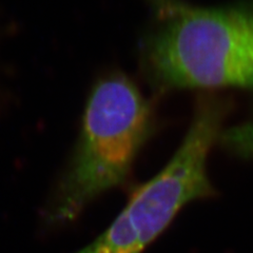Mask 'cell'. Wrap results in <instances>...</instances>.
<instances>
[{"mask_svg": "<svg viewBox=\"0 0 253 253\" xmlns=\"http://www.w3.org/2000/svg\"><path fill=\"white\" fill-rule=\"evenodd\" d=\"M230 101L204 95L186 136L169 163L130 196L106 230L75 253H142L187 205L215 194L207 172L211 148L223 135Z\"/></svg>", "mask_w": 253, "mask_h": 253, "instance_id": "3", "label": "cell"}, {"mask_svg": "<svg viewBox=\"0 0 253 253\" xmlns=\"http://www.w3.org/2000/svg\"><path fill=\"white\" fill-rule=\"evenodd\" d=\"M152 126V109L129 77L112 73L100 78L86 101L72 157L45 211L46 223H72L98 196L123 185Z\"/></svg>", "mask_w": 253, "mask_h": 253, "instance_id": "2", "label": "cell"}, {"mask_svg": "<svg viewBox=\"0 0 253 253\" xmlns=\"http://www.w3.org/2000/svg\"><path fill=\"white\" fill-rule=\"evenodd\" d=\"M153 26L140 60L158 91L235 88L253 90V2L199 7L181 0H150Z\"/></svg>", "mask_w": 253, "mask_h": 253, "instance_id": "1", "label": "cell"}]
</instances>
